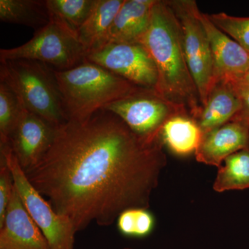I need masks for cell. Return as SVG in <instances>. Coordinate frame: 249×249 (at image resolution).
Wrapping results in <instances>:
<instances>
[{"label":"cell","mask_w":249,"mask_h":249,"mask_svg":"<svg viewBox=\"0 0 249 249\" xmlns=\"http://www.w3.org/2000/svg\"><path fill=\"white\" fill-rule=\"evenodd\" d=\"M51 19L77 37V32L89 18L96 0H46Z\"/></svg>","instance_id":"20"},{"label":"cell","mask_w":249,"mask_h":249,"mask_svg":"<svg viewBox=\"0 0 249 249\" xmlns=\"http://www.w3.org/2000/svg\"><path fill=\"white\" fill-rule=\"evenodd\" d=\"M56 127L23 107L9 142L24 172L35 166L49 150Z\"/></svg>","instance_id":"10"},{"label":"cell","mask_w":249,"mask_h":249,"mask_svg":"<svg viewBox=\"0 0 249 249\" xmlns=\"http://www.w3.org/2000/svg\"><path fill=\"white\" fill-rule=\"evenodd\" d=\"M0 20L39 30L51 20L46 0H0Z\"/></svg>","instance_id":"18"},{"label":"cell","mask_w":249,"mask_h":249,"mask_svg":"<svg viewBox=\"0 0 249 249\" xmlns=\"http://www.w3.org/2000/svg\"><path fill=\"white\" fill-rule=\"evenodd\" d=\"M199 18L211 47L213 62V85L220 80L240 82L249 67V53L240 44L218 29L207 14L199 11Z\"/></svg>","instance_id":"11"},{"label":"cell","mask_w":249,"mask_h":249,"mask_svg":"<svg viewBox=\"0 0 249 249\" xmlns=\"http://www.w3.org/2000/svg\"><path fill=\"white\" fill-rule=\"evenodd\" d=\"M218 170L213 189L218 193L249 188V148L229 156Z\"/></svg>","instance_id":"19"},{"label":"cell","mask_w":249,"mask_h":249,"mask_svg":"<svg viewBox=\"0 0 249 249\" xmlns=\"http://www.w3.org/2000/svg\"><path fill=\"white\" fill-rule=\"evenodd\" d=\"M121 233L129 237L148 235L155 227V218L148 210L135 208L124 211L117 219Z\"/></svg>","instance_id":"22"},{"label":"cell","mask_w":249,"mask_h":249,"mask_svg":"<svg viewBox=\"0 0 249 249\" xmlns=\"http://www.w3.org/2000/svg\"><path fill=\"white\" fill-rule=\"evenodd\" d=\"M240 96L242 107L231 121L240 123L249 127V87L240 83H232Z\"/></svg>","instance_id":"25"},{"label":"cell","mask_w":249,"mask_h":249,"mask_svg":"<svg viewBox=\"0 0 249 249\" xmlns=\"http://www.w3.org/2000/svg\"><path fill=\"white\" fill-rule=\"evenodd\" d=\"M155 62L158 73L156 91L186 108L196 119L202 106L183 54L178 22L167 1L157 0L150 27L141 42Z\"/></svg>","instance_id":"2"},{"label":"cell","mask_w":249,"mask_h":249,"mask_svg":"<svg viewBox=\"0 0 249 249\" xmlns=\"http://www.w3.org/2000/svg\"><path fill=\"white\" fill-rule=\"evenodd\" d=\"M0 249H51L47 239L23 205L16 188L0 227Z\"/></svg>","instance_id":"12"},{"label":"cell","mask_w":249,"mask_h":249,"mask_svg":"<svg viewBox=\"0 0 249 249\" xmlns=\"http://www.w3.org/2000/svg\"><path fill=\"white\" fill-rule=\"evenodd\" d=\"M54 73L67 121L85 120L141 88L87 60L71 70Z\"/></svg>","instance_id":"3"},{"label":"cell","mask_w":249,"mask_h":249,"mask_svg":"<svg viewBox=\"0 0 249 249\" xmlns=\"http://www.w3.org/2000/svg\"><path fill=\"white\" fill-rule=\"evenodd\" d=\"M163 145L175 155L187 156L196 153L203 134L196 120L188 114H178L169 119L160 133Z\"/></svg>","instance_id":"17"},{"label":"cell","mask_w":249,"mask_h":249,"mask_svg":"<svg viewBox=\"0 0 249 249\" xmlns=\"http://www.w3.org/2000/svg\"><path fill=\"white\" fill-rule=\"evenodd\" d=\"M130 249V248H124V249Z\"/></svg>","instance_id":"27"},{"label":"cell","mask_w":249,"mask_h":249,"mask_svg":"<svg viewBox=\"0 0 249 249\" xmlns=\"http://www.w3.org/2000/svg\"><path fill=\"white\" fill-rule=\"evenodd\" d=\"M0 81L17 95L28 110L58 127L67 122L53 69L27 59L0 61Z\"/></svg>","instance_id":"4"},{"label":"cell","mask_w":249,"mask_h":249,"mask_svg":"<svg viewBox=\"0 0 249 249\" xmlns=\"http://www.w3.org/2000/svg\"><path fill=\"white\" fill-rule=\"evenodd\" d=\"M24 106L17 95L0 81V142H9L20 119Z\"/></svg>","instance_id":"21"},{"label":"cell","mask_w":249,"mask_h":249,"mask_svg":"<svg viewBox=\"0 0 249 249\" xmlns=\"http://www.w3.org/2000/svg\"><path fill=\"white\" fill-rule=\"evenodd\" d=\"M167 2L178 22L183 54L203 107L213 85L214 72L211 47L199 18V8L194 0Z\"/></svg>","instance_id":"6"},{"label":"cell","mask_w":249,"mask_h":249,"mask_svg":"<svg viewBox=\"0 0 249 249\" xmlns=\"http://www.w3.org/2000/svg\"><path fill=\"white\" fill-rule=\"evenodd\" d=\"M86 49L76 36L51 19L36 31L27 43L0 50V61L27 59L42 62L55 71H66L86 60Z\"/></svg>","instance_id":"7"},{"label":"cell","mask_w":249,"mask_h":249,"mask_svg":"<svg viewBox=\"0 0 249 249\" xmlns=\"http://www.w3.org/2000/svg\"><path fill=\"white\" fill-rule=\"evenodd\" d=\"M86 60L104 67L139 88L156 90L158 73L150 54L141 44L109 42L89 52Z\"/></svg>","instance_id":"9"},{"label":"cell","mask_w":249,"mask_h":249,"mask_svg":"<svg viewBox=\"0 0 249 249\" xmlns=\"http://www.w3.org/2000/svg\"><path fill=\"white\" fill-rule=\"evenodd\" d=\"M14 188V178L11 170L4 158L0 157V227L4 222Z\"/></svg>","instance_id":"24"},{"label":"cell","mask_w":249,"mask_h":249,"mask_svg":"<svg viewBox=\"0 0 249 249\" xmlns=\"http://www.w3.org/2000/svg\"><path fill=\"white\" fill-rule=\"evenodd\" d=\"M104 109L120 117L134 133L152 142L161 139L162 129L172 117L189 114L186 108L168 101L155 89L142 88Z\"/></svg>","instance_id":"8"},{"label":"cell","mask_w":249,"mask_h":249,"mask_svg":"<svg viewBox=\"0 0 249 249\" xmlns=\"http://www.w3.org/2000/svg\"><path fill=\"white\" fill-rule=\"evenodd\" d=\"M207 16L218 29L232 37L249 53V18L235 17L225 13Z\"/></svg>","instance_id":"23"},{"label":"cell","mask_w":249,"mask_h":249,"mask_svg":"<svg viewBox=\"0 0 249 249\" xmlns=\"http://www.w3.org/2000/svg\"><path fill=\"white\" fill-rule=\"evenodd\" d=\"M3 157L12 174L15 188L23 205L44 234L51 249H74L76 230L71 222L60 215L28 179L9 142H0Z\"/></svg>","instance_id":"5"},{"label":"cell","mask_w":249,"mask_h":249,"mask_svg":"<svg viewBox=\"0 0 249 249\" xmlns=\"http://www.w3.org/2000/svg\"><path fill=\"white\" fill-rule=\"evenodd\" d=\"M163 146L102 109L56 127L49 150L24 173L76 232L91 223L109 227L126 210L150 207L166 165Z\"/></svg>","instance_id":"1"},{"label":"cell","mask_w":249,"mask_h":249,"mask_svg":"<svg viewBox=\"0 0 249 249\" xmlns=\"http://www.w3.org/2000/svg\"><path fill=\"white\" fill-rule=\"evenodd\" d=\"M237 83H238V82H237ZM240 83L249 87V67L248 70L246 72L245 76H244V78H242V80H241Z\"/></svg>","instance_id":"26"},{"label":"cell","mask_w":249,"mask_h":249,"mask_svg":"<svg viewBox=\"0 0 249 249\" xmlns=\"http://www.w3.org/2000/svg\"><path fill=\"white\" fill-rule=\"evenodd\" d=\"M157 1L124 0L111 24L109 42L140 44L150 27Z\"/></svg>","instance_id":"14"},{"label":"cell","mask_w":249,"mask_h":249,"mask_svg":"<svg viewBox=\"0 0 249 249\" xmlns=\"http://www.w3.org/2000/svg\"><path fill=\"white\" fill-rule=\"evenodd\" d=\"M240 96L231 82H216L210 91L207 101L195 120L203 135L231 121L240 111Z\"/></svg>","instance_id":"15"},{"label":"cell","mask_w":249,"mask_h":249,"mask_svg":"<svg viewBox=\"0 0 249 249\" xmlns=\"http://www.w3.org/2000/svg\"><path fill=\"white\" fill-rule=\"evenodd\" d=\"M249 148V127L230 121L203 135L195 153L198 162L218 168L229 156Z\"/></svg>","instance_id":"13"},{"label":"cell","mask_w":249,"mask_h":249,"mask_svg":"<svg viewBox=\"0 0 249 249\" xmlns=\"http://www.w3.org/2000/svg\"><path fill=\"white\" fill-rule=\"evenodd\" d=\"M124 0H96L94 8L77 32V38L87 52L101 48L109 42V33Z\"/></svg>","instance_id":"16"}]
</instances>
